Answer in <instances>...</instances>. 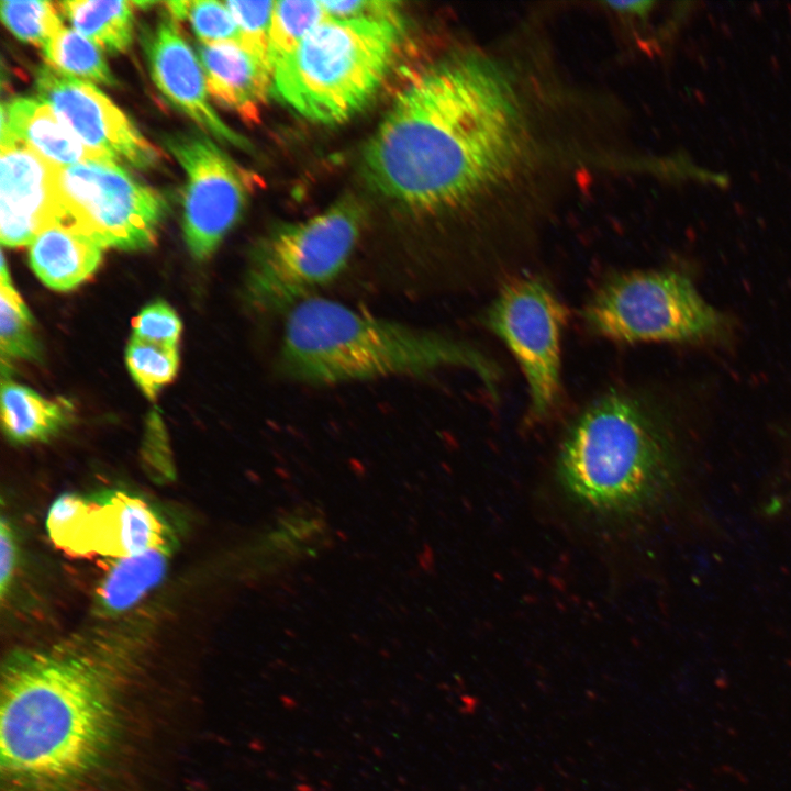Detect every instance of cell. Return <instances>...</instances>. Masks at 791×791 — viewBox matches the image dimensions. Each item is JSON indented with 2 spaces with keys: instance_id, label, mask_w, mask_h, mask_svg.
<instances>
[{
  "instance_id": "8",
  "label": "cell",
  "mask_w": 791,
  "mask_h": 791,
  "mask_svg": "<svg viewBox=\"0 0 791 791\" xmlns=\"http://www.w3.org/2000/svg\"><path fill=\"white\" fill-rule=\"evenodd\" d=\"M567 312L544 279L520 275L502 282L483 325L509 349L524 377L528 416L544 420L562 397V333Z\"/></svg>"
},
{
  "instance_id": "14",
  "label": "cell",
  "mask_w": 791,
  "mask_h": 791,
  "mask_svg": "<svg viewBox=\"0 0 791 791\" xmlns=\"http://www.w3.org/2000/svg\"><path fill=\"white\" fill-rule=\"evenodd\" d=\"M165 545L169 530L158 512L136 495L113 491L89 500L74 554L115 559Z\"/></svg>"
},
{
  "instance_id": "21",
  "label": "cell",
  "mask_w": 791,
  "mask_h": 791,
  "mask_svg": "<svg viewBox=\"0 0 791 791\" xmlns=\"http://www.w3.org/2000/svg\"><path fill=\"white\" fill-rule=\"evenodd\" d=\"M43 51L49 66L64 74L105 86L116 85L100 47L75 30L63 26Z\"/></svg>"
},
{
  "instance_id": "20",
  "label": "cell",
  "mask_w": 791,
  "mask_h": 791,
  "mask_svg": "<svg viewBox=\"0 0 791 791\" xmlns=\"http://www.w3.org/2000/svg\"><path fill=\"white\" fill-rule=\"evenodd\" d=\"M133 2L77 0L59 3L75 31L109 53L125 52L133 41Z\"/></svg>"
},
{
  "instance_id": "19",
  "label": "cell",
  "mask_w": 791,
  "mask_h": 791,
  "mask_svg": "<svg viewBox=\"0 0 791 791\" xmlns=\"http://www.w3.org/2000/svg\"><path fill=\"white\" fill-rule=\"evenodd\" d=\"M69 420L65 404L49 400L11 380L1 383L2 428L16 444L43 442L57 434Z\"/></svg>"
},
{
  "instance_id": "22",
  "label": "cell",
  "mask_w": 791,
  "mask_h": 791,
  "mask_svg": "<svg viewBox=\"0 0 791 791\" xmlns=\"http://www.w3.org/2000/svg\"><path fill=\"white\" fill-rule=\"evenodd\" d=\"M0 348L5 358L33 360L40 356L38 343L33 332V317L14 289L1 254L0 269Z\"/></svg>"
},
{
  "instance_id": "30",
  "label": "cell",
  "mask_w": 791,
  "mask_h": 791,
  "mask_svg": "<svg viewBox=\"0 0 791 791\" xmlns=\"http://www.w3.org/2000/svg\"><path fill=\"white\" fill-rule=\"evenodd\" d=\"M331 19H401L394 1L385 0H352V1H321Z\"/></svg>"
},
{
  "instance_id": "7",
  "label": "cell",
  "mask_w": 791,
  "mask_h": 791,
  "mask_svg": "<svg viewBox=\"0 0 791 791\" xmlns=\"http://www.w3.org/2000/svg\"><path fill=\"white\" fill-rule=\"evenodd\" d=\"M582 319L591 333L622 344L714 342L729 327L687 275L670 269L610 277L588 299Z\"/></svg>"
},
{
  "instance_id": "23",
  "label": "cell",
  "mask_w": 791,
  "mask_h": 791,
  "mask_svg": "<svg viewBox=\"0 0 791 791\" xmlns=\"http://www.w3.org/2000/svg\"><path fill=\"white\" fill-rule=\"evenodd\" d=\"M327 19L321 1H276L269 41L271 68Z\"/></svg>"
},
{
  "instance_id": "18",
  "label": "cell",
  "mask_w": 791,
  "mask_h": 791,
  "mask_svg": "<svg viewBox=\"0 0 791 791\" xmlns=\"http://www.w3.org/2000/svg\"><path fill=\"white\" fill-rule=\"evenodd\" d=\"M169 556L165 545L113 559L97 589V611L114 616L135 605L164 578Z\"/></svg>"
},
{
  "instance_id": "3",
  "label": "cell",
  "mask_w": 791,
  "mask_h": 791,
  "mask_svg": "<svg viewBox=\"0 0 791 791\" xmlns=\"http://www.w3.org/2000/svg\"><path fill=\"white\" fill-rule=\"evenodd\" d=\"M277 367L291 381L331 386L463 369L491 393L500 368L474 345L311 297L285 315Z\"/></svg>"
},
{
  "instance_id": "15",
  "label": "cell",
  "mask_w": 791,
  "mask_h": 791,
  "mask_svg": "<svg viewBox=\"0 0 791 791\" xmlns=\"http://www.w3.org/2000/svg\"><path fill=\"white\" fill-rule=\"evenodd\" d=\"M209 93L222 107L256 121L272 88V71L241 43L198 45Z\"/></svg>"
},
{
  "instance_id": "27",
  "label": "cell",
  "mask_w": 791,
  "mask_h": 791,
  "mask_svg": "<svg viewBox=\"0 0 791 791\" xmlns=\"http://www.w3.org/2000/svg\"><path fill=\"white\" fill-rule=\"evenodd\" d=\"M187 19L201 43H241V31L225 2L189 1Z\"/></svg>"
},
{
  "instance_id": "26",
  "label": "cell",
  "mask_w": 791,
  "mask_h": 791,
  "mask_svg": "<svg viewBox=\"0 0 791 791\" xmlns=\"http://www.w3.org/2000/svg\"><path fill=\"white\" fill-rule=\"evenodd\" d=\"M275 2L225 1L241 31V45L265 63L271 71L269 41Z\"/></svg>"
},
{
  "instance_id": "9",
  "label": "cell",
  "mask_w": 791,
  "mask_h": 791,
  "mask_svg": "<svg viewBox=\"0 0 791 791\" xmlns=\"http://www.w3.org/2000/svg\"><path fill=\"white\" fill-rule=\"evenodd\" d=\"M54 186L63 216L102 247L140 250L156 243L168 204L116 161L55 166Z\"/></svg>"
},
{
  "instance_id": "32",
  "label": "cell",
  "mask_w": 791,
  "mask_h": 791,
  "mask_svg": "<svg viewBox=\"0 0 791 791\" xmlns=\"http://www.w3.org/2000/svg\"><path fill=\"white\" fill-rule=\"evenodd\" d=\"M279 523L293 538L299 541H303L322 533L325 527V523L321 519L307 520L297 514L280 517Z\"/></svg>"
},
{
  "instance_id": "28",
  "label": "cell",
  "mask_w": 791,
  "mask_h": 791,
  "mask_svg": "<svg viewBox=\"0 0 791 791\" xmlns=\"http://www.w3.org/2000/svg\"><path fill=\"white\" fill-rule=\"evenodd\" d=\"M132 327V337L166 347H177L181 333L177 313L163 301L146 305L133 320Z\"/></svg>"
},
{
  "instance_id": "33",
  "label": "cell",
  "mask_w": 791,
  "mask_h": 791,
  "mask_svg": "<svg viewBox=\"0 0 791 791\" xmlns=\"http://www.w3.org/2000/svg\"><path fill=\"white\" fill-rule=\"evenodd\" d=\"M609 4L616 11H621V12H625V13L644 14L650 9L653 2H650V1H613V2H609Z\"/></svg>"
},
{
  "instance_id": "6",
  "label": "cell",
  "mask_w": 791,
  "mask_h": 791,
  "mask_svg": "<svg viewBox=\"0 0 791 791\" xmlns=\"http://www.w3.org/2000/svg\"><path fill=\"white\" fill-rule=\"evenodd\" d=\"M365 221L361 204L344 197L308 220L275 227L254 247L243 297L263 316L286 315L317 296L346 268Z\"/></svg>"
},
{
  "instance_id": "12",
  "label": "cell",
  "mask_w": 791,
  "mask_h": 791,
  "mask_svg": "<svg viewBox=\"0 0 791 791\" xmlns=\"http://www.w3.org/2000/svg\"><path fill=\"white\" fill-rule=\"evenodd\" d=\"M0 238L2 245H31L63 212L54 186L55 165L26 144L1 141Z\"/></svg>"
},
{
  "instance_id": "4",
  "label": "cell",
  "mask_w": 791,
  "mask_h": 791,
  "mask_svg": "<svg viewBox=\"0 0 791 791\" xmlns=\"http://www.w3.org/2000/svg\"><path fill=\"white\" fill-rule=\"evenodd\" d=\"M668 412L650 397L613 388L569 424L557 456L560 482L590 510L626 513L657 500L678 467Z\"/></svg>"
},
{
  "instance_id": "10",
  "label": "cell",
  "mask_w": 791,
  "mask_h": 791,
  "mask_svg": "<svg viewBox=\"0 0 791 791\" xmlns=\"http://www.w3.org/2000/svg\"><path fill=\"white\" fill-rule=\"evenodd\" d=\"M166 145L186 172L183 233L191 255L210 257L238 221L246 183L236 165L202 134L181 133Z\"/></svg>"
},
{
  "instance_id": "31",
  "label": "cell",
  "mask_w": 791,
  "mask_h": 791,
  "mask_svg": "<svg viewBox=\"0 0 791 791\" xmlns=\"http://www.w3.org/2000/svg\"><path fill=\"white\" fill-rule=\"evenodd\" d=\"M18 562L15 535L4 517L0 523V595L3 600L12 584Z\"/></svg>"
},
{
  "instance_id": "11",
  "label": "cell",
  "mask_w": 791,
  "mask_h": 791,
  "mask_svg": "<svg viewBox=\"0 0 791 791\" xmlns=\"http://www.w3.org/2000/svg\"><path fill=\"white\" fill-rule=\"evenodd\" d=\"M40 100L89 148L141 170L157 167L160 153L94 85L52 66L36 71Z\"/></svg>"
},
{
  "instance_id": "5",
  "label": "cell",
  "mask_w": 791,
  "mask_h": 791,
  "mask_svg": "<svg viewBox=\"0 0 791 791\" xmlns=\"http://www.w3.org/2000/svg\"><path fill=\"white\" fill-rule=\"evenodd\" d=\"M402 33L401 19L330 18L274 65V92L310 121L344 122L377 93Z\"/></svg>"
},
{
  "instance_id": "2",
  "label": "cell",
  "mask_w": 791,
  "mask_h": 791,
  "mask_svg": "<svg viewBox=\"0 0 791 791\" xmlns=\"http://www.w3.org/2000/svg\"><path fill=\"white\" fill-rule=\"evenodd\" d=\"M142 635L134 627L98 630L8 655L1 791H90L105 777L126 735Z\"/></svg>"
},
{
  "instance_id": "25",
  "label": "cell",
  "mask_w": 791,
  "mask_h": 791,
  "mask_svg": "<svg viewBox=\"0 0 791 791\" xmlns=\"http://www.w3.org/2000/svg\"><path fill=\"white\" fill-rule=\"evenodd\" d=\"M0 10L12 34L42 48L63 27L49 1H1Z\"/></svg>"
},
{
  "instance_id": "17",
  "label": "cell",
  "mask_w": 791,
  "mask_h": 791,
  "mask_svg": "<svg viewBox=\"0 0 791 791\" xmlns=\"http://www.w3.org/2000/svg\"><path fill=\"white\" fill-rule=\"evenodd\" d=\"M102 247L77 227L57 221L30 245L31 268L48 288L66 291L87 280L101 263Z\"/></svg>"
},
{
  "instance_id": "24",
  "label": "cell",
  "mask_w": 791,
  "mask_h": 791,
  "mask_svg": "<svg viewBox=\"0 0 791 791\" xmlns=\"http://www.w3.org/2000/svg\"><path fill=\"white\" fill-rule=\"evenodd\" d=\"M125 361L134 381L152 400L175 378L179 364L178 348L131 337Z\"/></svg>"
},
{
  "instance_id": "29",
  "label": "cell",
  "mask_w": 791,
  "mask_h": 791,
  "mask_svg": "<svg viewBox=\"0 0 791 791\" xmlns=\"http://www.w3.org/2000/svg\"><path fill=\"white\" fill-rule=\"evenodd\" d=\"M88 509V499L76 494H64L52 505L46 526L52 541L59 547L73 552L81 531Z\"/></svg>"
},
{
  "instance_id": "13",
  "label": "cell",
  "mask_w": 791,
  "mask_h": 791,
  "mask_svg": "<svg viewBox=\"0 0 791 791\" xmlns=\"http://www.w3.org/2000/svg\"><path fill=\"white\" fill-rule=\"evenodd\" d=\"M142 44L153 81L172 105L214 137L247 148L211 107L203 68L170 16L146 29Z\"/></svg>"
},
{
  "instance_id": "1",
  "label": "cell",
  "mask_w": 791,
  "mask_h": 791,
  "mask_svg": "<svg viewBox=\"0 0 791 791\" xmlns=\"http://www.w3.org/2000/svg\"><path fill=\"white\" fill-rule=\"evenodd\" d=\"M510 74L478 54L433 64L396 97L363 153L366 178L415 211L468 208L504 188L530 153Z\"/></svg>"
},
{
  "instance_id": "16",
  "label": "cell",
  "mask_w": 791,
  "mask_h": 791,
  "mask_svg": "<svg viewBox=\"0 0 791 791\" xmlns=\"http://www.w3.org/2000/svg\"><path fill=\"white\" fill-rule=\"evenodd\" d=\"M13 137L58 167L110 159L86 146L44 101L20 97L1 105V137ZM112 160V159H110Z\"/></svg>"
}]
</instances>
